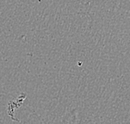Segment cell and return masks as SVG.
Returning a JSON list of instances; mask_svg holds the SVG:
<instances>
[]
</instances>
